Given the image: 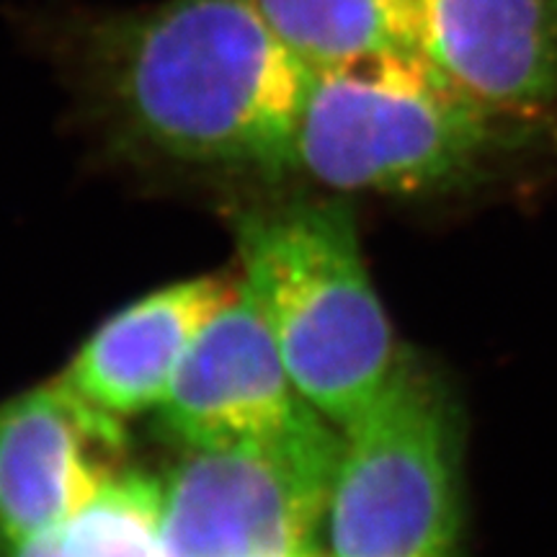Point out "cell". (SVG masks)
<instances>
[{"label":"cell","instance_id":"obj_11","mask_svg":"<svg viewBox=\"0 0 557 557\" xmlns=\"http://www.w3.org/2000/svg\"><path fill=\"white\" fill-rule=\"evenodd\" d=\"M0 557H165L163 483L122 472L54 532L26 542L0 540Z\"/></svg>","mask_w":557,"mask_h":557},{"label":"cell","instance_id":"obj_2","mask_svg":"<svg viewBox=\"0 0 557 557\" xmlns=\"http://www.w3.org/2000/svg\"><path fill=\"white\" fill-rule=\"evenodd\" d=\"M235 240L240 287L297 389L333 426L346 429L400 364L354 212L338 199L248 209L235 220Z\"/></svg>","mask_w":557,"mask_h":557},{"label":"cell","instance_id":"obj_8","mask_svg":"<svg viewBox=\"0 0 557 557\" xmlns=\"http://www.w3.org/2000/svg\"><path fill=\"white\" fill-rule=\"evenodd\" d=\"M418 54L491 120L557 103V0H416Z\"/></svg>","mask_w":557,"mask_h":557},{"label":"cell","instance_id":"obj_6","mask_svg":"<svg viewBox=\"0 0 557 557\" xmlns=\"http://www.w3.org/2000/svg\"><path fill=\"white\" fill-rule=\"evenodd\" d=\"M158 416L186 449L289 444L336 429L297 389L243 287L194 341Z\"/></svg>","mask_w":557,"mask_h":557},{"label":"cell","instance_id":"obj_3","mask_svg":"<svg viewBox=\"0 0 557 557\" xmlns=\"http://www.w3.org/2000/svg\"><path fill=\"white\" fill-rule=\"evenodd\" d=\"M491 116L421 54L312 70L289 173L338 194H421L462 181L496 145Z\"/></svg>","mask_w":557,"mask_h":557},{"label":"cell","instance_id":"obj_7","mask_svg":"<svg viewBox=\"0 0 557 557\" xmlns=\"http://www.w3.org/2000/svg\"><path fill=\"white\" fill-rule=\"evenodd\" d=\"M122 418L60 377L0 403V540L67 524L122 475Z\"/></svg>","mask_w":557,"mask_h":557},{"label":"cell","instance_id":"obj_9","mask_svg":"<svg viewBox=\"0 0 557 557\" xmlns=\"http://www.w3.org/2000/svg\"><path fill=\"white\" fill-rule=\"evenodd\" d=\"M240 292V276L209 274L150 292L111 315L60 380L116 418L160 408L194 341Z\"/></svg>","mask_w":557,"mask_h":557},{"label":"cell","instance_id":"obj_10","mask_svg":"<svg viewBox=\"0 0 557 557\" xmlns=\"http://www.w3.org/2000/svg\"><path fill=\"white\" fill-rule=\"evenodd\" d=\"M310 70L377 54H418L416 0H250Z\"/></svg>","mask_w":557,"mask_h":557},{"label":"cell","instance_id":"obj_1","mask_svg":"<svg viewBox=\"0 0 557 557\" xmlns=\"http://www.w3.org/2000/svg\"><path fill=\"white\" fill-rule=\"evenodd\" d=\"M101 41L111 103L158 156L289 173L310 70L250 0H165L114 24Z\"/></svg>","mask_w":557,"mask_h":557},{"label":"cell","instance_id":"obj_12","mask_svg":"<svg viewBox=\"0 0 557 557\" xmlns=\"http://www.w3.org/2000/svg\"><path fill=\"white\" fill-rule=\"evenodd\" d=\"M299 557H323V555H315V553H310V549H308V553H302Z\"/></svg>","mask_w":557,"mask_h":557},{"label":"cell","instance_id":"obj_4","mask_svg":"<svg viewBox=\"0 0 557 557\" xmlns=\"http://www.w3.org/2000/svg\"><path fill=\"white\" fill-rule=\"evenodd\" d=\"M325 527L329 557H455V406L434 374L410 359H400L377 400L341 429Z\"/></svg>","mask_w":557,"mask_h":557},{"label":"cell","instance_id":"obj_5","mask_svg":"<svg viewBox=\"0 0 557 557\" xmlns=\"http://www.w3.org/2000/svg\"><path fill=\"white\" fill-rule=\"evenodd\" d=\"M341 429L289 444L186 449L163 483L165 557H299L310 549Z\"/></svg>","mask_w":557,"mask_h":557}]
</instances>
